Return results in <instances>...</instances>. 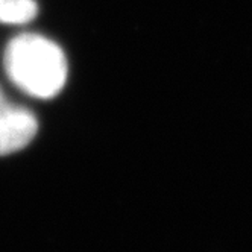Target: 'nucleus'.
<instances>
[{"instance_id": "nucleus-1", "label": "nucleus", "mask_w": 252, "mask_h": 252, "mask_svg": "<svg viewBox=\"0 0 252 252\" xmlns=\"http://www.w3.org/2000/svg\"><path fill=\"white\" fill-rule=\"evenodd\" d=\"M3 67L9 81L35 99L58 96L68 78V61L63 47L35 32L19 33L8 41Z\"/></svg>"}, {"instance_id": "nucleus-3", "label": "nucleus", "mask_w": 252, "mask_h": 252, "mask_svg": "<svg viewBox=\"0 0 252 252\" xmlns=\"http://www.w3.org/2000/svg\"><path fill=\"white\" fill-rule=\"evenodd\" d=\"M3 2H5V0H0V6H2V5H3Z\"/></svg>"}, {"instance_id": "nucleus-2", "label": "nucleus", "mask_w": 252, "mask_h": 252, "mask_svg": "<svg viewBox=\"0 0 252 252\" xmlns=\"http://www.w3.org/2000/svg\"><path fill=\"white\" fill-rule=\"evenodd\" d=\"M37 132L38 120L35 114L9 100L0 90V157L23 151Z\"/></svg>"}]
</instances>
